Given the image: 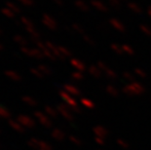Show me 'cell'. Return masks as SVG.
I'll return each instance as SVG.
<instances>
[{"instance_id": "13", "label": "cell", "mask_w": 151, "mask_h": 150, "mask_svg": "<svg viewBox=\"0 0 151 150\" xmlns=\"http://www.w3.org/2000/svg\"><path fill=\"white\" fill-rule=\"evenodd\" d=\"M37 68L40 70L41 73H42L43 75H50L51 73H52V72H51V69L48 67V66L44 65H39Z\"/></svg>"}, {"instance_id": "19", "label": "cell", "mask_w": 151, "mask_h": 150, "mask_svg": "<svg viewBox=\"0 0 151 150\" xmlns=\"http://www.w3.org/2000/svg\"><path fill=\"white\" fill-rule=\"evenodd\" d=\"M2 48H3V46H2V44L0 43V50H2Z\"/></svg>"}, {"instance_id": "7", "label": "cell", "mask_w": 151, "mask_h": 150, "mask_svg": "<svg viewBox=\"0 0 151 150\" xmlns=\"http://www.w3.org/2000/svg\"><path fill=\"white\" fill-rule=\"evenodd\" d=\"M13 39H14V41L16 43L20 44L22 47L27 46L28 44V41L27 40V38H24V36H22V35H15Z\"/></svg>"}, {"instance_id": "20", "label": "cell", "mask_w": 151, "mask_h": 150, "mask_svg": "<svg viewBox=\"0 0 151 150\" xmlns=\"http://www.w3.org/2000/svg\"><path fill=\"white\" fill-rule=\"evenodd\" d=\"M2 34V30H1V28H0V35Z\"/></svg>"}, {"instance_id": "18", "label": "cell", "mask_w": 151, "mask_h": 150, "mask_svg": "<svg viewBox=\"0 0 151 150\" xmlns=\"http://www.w3.org/2000/svg\"><path fill=\"white\" fill-rule=\"evenodd\" d=\"M53 1H55L57 3V4H59V5H62L63 3H62V0H53Z\"/></svg>"}, {"instance_id": "21", "label": "cell", "mask_w": 151, "mask_h": 150, "mask_svg": "<svg viewBox=\"0 0 151 150\" xmlns=\"http://www.w3.org/2000/svg\"><path fill=\"white\" fill-rule=\"evenodd\" d=\"M0 133H1V129H0Z\"/></svg>"}, {"instance_id": "15", "label": "cell", "mask_w": 151, "mask_h": 150, "mask_svg": "<svg viewBox=\"0 0 151 150\" xmlns=\"http://www.w3.org/2000/svg\"><path fill=\"white\" fill-rule=\"evenodd\" d=\"M30 71H31V73L35 76V77H37V78H39V79H41V78H43V74L41 73V71L38 68H31L30 69Z\"/></svg>"}, {"instance_id": "12", "label": "cell", "mask_w": 151, "mask_h": 150, "mask_svg": "<svg viewBox=\"0 0 151 150\" xmlns=\"http://www.w3.org/2000/svg\"><path fill=\"white\" fill-rule=\"evenodd\" d=\"M1 13L4 16H6L7 18H15V16H16V14L14 12H12L10 9L9 8H7V7H5V8H2L1 9Z\"/></svg>"}, {"instance_id": "4", "label": "cell", "mask_w": 151, "mask_h": 150, "mask_svg": "<svg viewBox=\"0 0 151 150\" xmlns=\"http://www.w3.org/2000/svg\"><path fill=\"white\" fill-rule=\"evenodd\" d=\"M43 24L46 25L47 27H49L50 29H55L57 27V24L49 15H44L43 16Z\"/></svg>"}, {"instance_id": "5", "label": "cell", "mask_w": 151, "mask_h": 150, "mask_svg": "<svg viewBox=\"0 0 151 150\" xmlns=\"http://www.w3.org/2000/svg\"><path fill=\"white\" fill-rule=\"evenodd\" d=\"M5 75L7 76L8 78H10L11 80H13V81L19 82V81L22 80L21 75L19 74L18 72L13 71V70H6V71H5Z\"/></svg>"}, {"instance_id": "10", "label": "cell", "mask_w": 151, "mask_h": 150, "mask_svg": "<svg viewBox=\"0 0 151 150\" xmlns=\"http://www.w3.org/2000/svg\"><path fill=\"white\" fill-rule=\"evenodd\" d=\"M22 101H24L25 104L29 105V106H36L37 103H38L33 98L28 97V95H24V97H22Z\"/></svg>"}, {"instance_id": "8", "label": "cell", "mask_w": 151, "mask_h": 150, "mask_svg": "<svg viewBox=\"0 0 151 150\" xmlns=\"http://www.w3.org/2000/svg\"><path fill=\"white\" fill-rule=\"evenodd\" d=\"M21 23L22 24H24V27H25V29H29V28H32V27H35L33 24L31 23V21L29 20L28 18L24 17V16H22V17H21Z\"/></svg>"}, {"instance_id": "3", "label": "cell", "mask_w": 151, "mask_h": 150, "mask_svg": "<svg viewBox=\"0 0 151 150\" xmlns=\"http://www.w3.org/2000/svg\"><path fill=\"white\" fill-rule=\"evenodd\" d=\"M9 126H10L13 130H15L16 132L18 133H24V127L22 125V124L17 120L14 119H10L9 120Z\"/></svg>"}, {"instance_id": "6", "label": "cell", "mask_w": 151, "mask_h": 150, "mask_svg": "<svg viewBox=\"0 0 151 150\" xmlns=\"http://www.w3.org/2000/svg\"><path fill=\"white\" fill-rule=\"evenodd\" d=\"M34 115L36 116L37 118H38V120L40 121V123L41 124H43V125H45V126H49L50 124H51V122L49 121V119L44 115V114L42 113V112H40V111H37V112H35L34 113Z\"/></svg>"}, {"instance_id": "1", "label": "cell", "mask_w": 151, "mask_h": 150, "mask_svg": "<svg viewBox=\"0 0 151 150\" xmlns=\"http://www.w3.org/2000/svg\"><path fill=\"white\" fill-rule=\"evenodd\" d=\"M22 53L24 54L25 56H29L32 57L35 59H42L43 58V53L41 52V50H39L38 48H28L27 46L22 47L21 48Z\"/></svg>"}, {"instance_id": "14", "label": "cell", "mask_w": 151, "mask_h": 150, "mask_svg": "<svg viewBox=\"0 0 151 150\" xmlns=\"http://www.w3.org/2000/svg\"><path fill=\"white\" fill-rule=\"evenodd\" d=\"M27 144L32 148H39V144H40V141H38L36 139H30L29 140L27 141Z\"/></svg>"}, {"instance_id": "11", "label": "cell", "mask_w": 151, "mask_h": 150, "mask_svg": "<svg viewBox=\"0 0 151 150\" xmlns=\"http://www.w3.org/2000/svg\"><path fill=\"white\" fill-rule=\"evenodd\" d=\"M10 116H11L10 111H9L6 107L2 106V105H0V117L8 119V118H10Z\"/></svg>"}, {"instance_id": "17", "label": "cell", "mask_w": 151, "mask_h": 150, "mask_svg": "<svg viewBox=\"0 0 151 150\" xmlns=\"http://www.w3.org/2000/svg\"><path fill=\"white\" fill-rule=\"evenodd\" d=\"M45 109H46V112L47 113H49L50 115H52V116H56V111H55L53 108H51L50 106H47V107H45Z\"/></svg>"}, {"instance_id": "9", "label": "cell", "mask_w": 151, "mask_h": 150, "mask_svg": "<svg viewBox=\"0 0 151 150\" xmlns=\"http://www.w3.org/2000/svg\"><path fill=\"white\" fill-rule=\"evenodd\" d=\"M6 7L10 9V10L12 12H14L15 14H20V13H21V8L19 7L17 4H15V3H13L11 1L6 2Z\"/></svg>"}, {"instance_id": "2", "label": "cell", "mask_w": 151, "mask_h": 150, "mask_svg": "<svg viewBox=\"0 0 151 150\" xmlns=\"http://www.w3.org/2000/svg\"><path fill=\"white\" fill-rule=\"evenodd\" d=\"M17 121H19L24 128H33L35 126V122L32 118L27 115H19L17 117Z\"/></svg>"}, {"instance_id": "16", "label": "cell", "mask_w": 151, "mask_h": 150, "mask_svg": "<svg viewBox=\"0 0 151 150\" xmlns=\"http://www.w3.org/2000/svg\"><path fill=\"white\" fill-rule=\"evenodd\" d=\"M21 3V4L24 6H32L33 5V0H17Z\"/></svg>"}]
</instances>
